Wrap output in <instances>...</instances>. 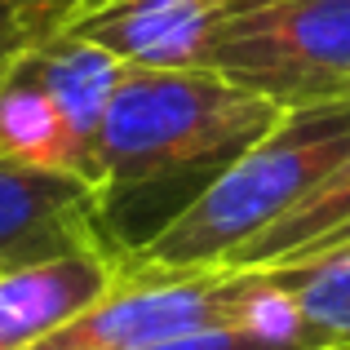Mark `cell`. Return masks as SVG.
I'll return each mask as SVG.
<instances>
[{
	"mask_svg": "<svg viewBox=\"0 0 350 350\" xmlns=\"http://www.w3.org/2000/svg\"><path fill=\"white\" fill-rule=\"evenodd\" d=\"M280 120V107L208 67H129L94 146V182L103 208H111L120 196L173 187L178 178H200L208 187V178L262 142Z\"/></svg>",
	"mask_w": 350,
	"mask_h": 350,
	"instance_id": "obj_1",
	"label": "cell"
},
{
	"mask_svg": "<svg viewBox=\"0 0 350 350\" xmlns=\"http://www.w3.org/2000/svg\"><path fill=\"white\" fill-rule=\"evenodd\" d=\"M350 151V98L284 111V120L235 155L204 191L187 200L155 235L124 253L137 271H213L248 239L275 226Z\"/></svg>",
	"mask_w": 350,
	"mask_h": 350,
	"instance_id": "obj_2",
	"label": "cell"
},
{
	"mask_svg": "<svg viewBox=\"0 0 350 350\" xmlns=\"http://www.w3.org/2000/svg\"><path fill=\"white\" fill-rule=\"evenodd\" d=\"M208 71L280 111L350 98V0H226Z\"/></svg>",
	"mask_w": 350,
	"mask_h": 350,
	"instance_id": "obj_3",
	"label": "cell"
},
{
	"mask_svg": "<svg viewBox=\"0 0 350 350\" xmlns=\"http://www.w3.org/2000/svg\"><path fill=\"white\" fill-rule=\"evenodd\" d=\"M244 271L213 266V271H137L124 262V275L98 306L53 328L49 337L27 350H133L169 342L178 333H196L208 324H231Z\"/></svg>",
	"mask_w": 350,
	"mask_h": 350,
	"instance_id": "obj_4",
	"label": "cell"
},
{
	"mask_svg": "<svg viewBox=\"0 0 350 350\" xmlns=\"http://www.w3.org/2000/svg\"><path fill=\"white\" fill-rule=\"evenodd\" d=\"M103 217L94 182L0 155V271L80 248H124L103 231Z\"/></svg>",
	"mask_w": 350,
	"mask_h": 350,
	"instance_id": "obj_5",
	"label": "cell"
},
{
	"mask_svg": "<svg viewBox=\"0 0 350 350\" xmlns=\"http://www.w3.org/2000/svg\"><path fill=\"white\" fill-rule=\"evenodd\" d=\"M226 0H85L53 31H71L116 53L124 67L196 71L208 58Z\"/></svg>",
	"mask_w": 350,
	"mask_h": 350,
	"instance_id": "obj_6",
	"label": "cell"
},
{
	"mask_svg": "<svg viewBox=\"0 0 350 350\" xmlns=\"http://www.w3.org/2000/svg\"><path fill=\"white\" fill-rule=\"evenodd\" d=\"M129 248H80L0 271V350H27L107 297Z\"/></svg>",
	"mask_w": 350,
	"mask_h": 350,
	"instance_id": "obj_7",
	"label": "cell"
},
{
	"mask_svg": "<svg viewBox=\"0 0 350 350\" xmlns=\"http://www.w3.org/2000/svg\"><path fill=\"white\" fill-rule=\"evenodd\" d=\"M0 155L31 164V169L76 173V178L94 182V151L71 129V120L62 116V107L53 103V94L23 53L0 80Z\"/></svg>",
	"mask_w": 350,
	"mask_h": 350,
	"instance_id": "obj_8",
	"label": "cell"
},
{
	"mask_svg": "<svg viewBox=\"0 0 350 350\" xmlns=\"http://www.w3.org/2000/svg\"><path fill=\"white\" fill-rule=\"evenodd\" d=\"M23 58L31 62V71L44 80L53 103L71 120V129L94 151L98 133H103V120H107V107H111V98H116V89H120L129 67L116 53L98 49V44L80 40L71 31H44L36 40H27Z\"/></svg>",
	"mask_w": 350,
	"mask_h": 350,
	"instance_id": "obj_9",
	"label": "cell"
},
{
	"mask_svg": "<svg viewBox=\"0 0 350 350\" xmlns=\"http://www.w3.org/2000/svg\"><path fill=\"white\" fill-rule=\"evenodd\" d=\"M350 217V151L275 226H266L257 239H248L244 248L231 257V271H271V266H288L293 257H301L315 239L337 231Z\"/></svg>",
	"mask_w": 350,
	"mask_h": 350,
	"instance_id": "obj_10",
	"label": "cell"
},
{
	"mask_svg": "<svg viewBox=\"0 0 350 350\" xmlns=\"http://www.w3.org/2000/svg\"><path fill=\"white\" fill-rule=\"evenodd\" d=\"M271 275L297 301L315 350L350 346V244L301 257L293 266H271Z\"/></svg>",
	"mask_w": 350,
	"mask_h": 350,
	"instance_id": "obj_11",
	"label": "cell"
},
{
	"mask_svg": "<svg viewBox=\"0 0 350 350\" xmlns=\"http://www.w3.org/2000/svg\"><path fill=\"white\" fill-rule=\"evenodd\" d=\"M76 5H85V0H14L18 18H23L27 31H31V40L44 36V31H53V27H58Z\"/></svg>",
	"mask_w": 350,
	"mask_h": 350,
	"instance_id": "obj_12",
	"label": "cell"
},
{
	"mask_svg": "<svg viewBox=\"0 0 350 350\" xmlns=\"http://www.w3.org/2000/svg\"><path fill=\"white\" fill-rule=\"evenodd\" d=\"M27 40H31V31H27V23L18 18L14 0H0V80H5V71L14 67V58L23 53Z\"/></svg>",
	"mask_w": 350,
	"mask_h": 350,
	"instance_id": "obj_13",
	"label": "cell"
},
{
	"mask_svg": "<svg viewBox=\"0 0 350 350\" xmlns=\"http://www.w3.org/2000/svg\"><path fill=\"white\" fill-rule=\"evenodd\" d=\"M342 244H350V217H346L342 226H337V231H328L324 239H315V244H310V248H306V253H301V257H315V253H328V248H342ZM301 257H293V262H301ZM293 262H288V266H293Z\"/></svg>",
	"mask_w": 350,
	"mask_h": 350,
	"instance_id": "obj_14",
	"label": "cell"
},
{
	"mask_svg": "<svg viewBox=\"0 0 350 350\" xmlns=\"http://www.w3.org/2000/svg\"><path fill=\"white\" fill-rule=\"evenodd\" d=\"M342 350H350V346H342Z\"/></svg>",
	"mask_w": 350,
	"mask_h": 350,
	"instance_id": "obj_15",
	"label": "cell"
}]
</instances>
